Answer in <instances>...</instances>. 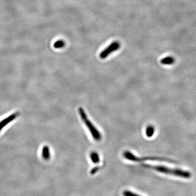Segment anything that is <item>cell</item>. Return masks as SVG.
Segmentation results:
<instances>
[{"mask_svg":"<svg viewBox=\"0 0 196 196\" xmlns=\"http://www.w3.org/2000/svg\"><path fill=\"white\" fill-rule=\"evenodd\" d=\"M120 46H121V45L118 41L112 42L110 45L108 46L105 49L103 50V51L101 52L100 54V57L101 59H105L113 52L118 50L120 48Z\"/></svg>","mask_w":196,"mask_h":196,"instance_id":"obj_4","label":"cell"},{"mask_svg":"<svg viewBox=\"0 0 196 196\" xmlns=\"http://www.w3.org/2000/svg\"><path fill=\"white\" fill-rule=\"evenodd\" d=\"M142 166L146 168L153 169L156 171L160 173H162L166 174L172 175L176 177L183 178L185 179L190 178L192 174L191 173L187 170H183L178 168H171L163 166H156V165H151L148 164H142Z\"/></svg>","mask_w":196,"mask_h":196,"instance_id":"obj_1","label":"cell"},{"mask_svg":"<svg viewBox=\"0 0 196 196\" xmlns=\"http://www.w3.org/2000/svg\"><path fill=\"white\" fill-rule=\"evenodd\" d=\"M123 156L129 161H131L132 162H142L146 160H165L164 159H162L160 157H155V156H146V157H137L136 155L133 154L131 152L129 151H125L123 153Z\"/></svg>","mask_w":196,"mask_h":196,"instance_id":"obj_3","label":"cell"},{"mask_svg":"<svg viewBox=\"0 0 196 196\" xmlns=\"http://www.w3.org/2000/svg\"><path fill=\"white\" fill-rule=\"evenodd\" d=\"M65 45V41H56L54 44V47L56 49L63 48Z\"/></svg>","mask_w":196,"mask_h":196,"instance_id":"obj_10","label":"cell"},{"mask_svg":"<svg viewBox=\"0 0 196 196\" xmlns=\"http://www.w3.org/2000/svg\"><path fill=\"white\" fill-rule=\"evenodd\" d=\"M20 115L19 112H17L11 114L9 116L7 117V118L3 119L0 122V132L2 131V130L6 127L7 125L11 123V122L15 120V119Z\"/></svg>","mask_w":196,"mask_h":196,"instance_id":"obj_5","label":"cell"},{"mask_svg":"<svg viewBox=\"0 0 196 196\" xmlns=\"http://www.w3.org/2000/svg\"><path fill=\"white\" fill-rule=\"evenodd\" d=\"M154 132H155V127H154V126L151 125H148L146 130V136L149 138H151L154 135Z\"/></svg>","mask_w":196,"mask_h":196,"instance_id":"obj_8","label":"cell"},{"mask_svg":"<svg viewBox=\"0 0 196 196\" xmlns=\"http://www.w3.org/2000/svg\"><path fill=\"white\" fill-rule=\"evenodd\" d=\"M123 195L124 196H140L130 191H125L123 192Z\"/></svg>","mask_w":196,"mask_h":196,"instance_id":"obj_11","label":"cell"},{"mask_svg":"<svg viewBox=\"0 0 196 196\" xmlns=\"http://www.w3.org/2000/svg\"><path fill=\"white\" fill-rule=\"evenodd\" d=\"M175 62V59L172 56H168L161 60V63L164 65H172Z\"/></svg>","mask_w":196,"mask_h":196,"instance_id":"obj_7","label":"cell"},{"mask_svg":"<svg viewBox=\"0 0 196 196\" xmlns=\"http://www.w3.org/2000/svg\"><path fill=\"white\" fill-rule=\"evenodd\" d=\"M90 158H91L92 161L94 164H98L100 162V157L99 155L97 152L95 151H92L90 154Z\"/></svg>","mask_w":196,"mask_h":196,"instance_id":"obj_9","label":"cell"},{"mask_svg":"<svg viewBox=\"0 0 196 196\" xmlns=\"http://www.w3.org/2000/svg\"><path fill=\"white\" fill-rule=\"evenodd\" d=\"M78 111L81 118L84 122L86 127L88 128L89 131L90 132L93 139L97 142L100 141L102 138L101 133L99 132V130L95 127L92 122L89 119L88 117L87 116L86 112L84 111V108L80 107L79 108Z\"/></svg>","mask_w":196,"mask_h":196,"instance_id":"obj_2","label":"cell"},{"mask_svg":"<svg viewBox=\"0 0 196 196\" xmlns=\"http://www.w3.org/2000/svg\"><path fill=\"white\" fill-rule=\"evenodd\" d=\"M99 170H100L99 167H95L91 170V174L92 175L95 174V173H97Z\"/></svg>","mask_w":196,"mask_h":196,"instance_id":"obj_12","label":"cell"},{"mask_svg":"<svg viewBox=\"0 0 196 196\" xmlns=\"http://www.w3.org/2000/svg\"><path fill=\"white\" fill-rule=\"evenodd\" d=\"M42 157L45 160L49 159L50 157V151L49 147L47 146H45L43 147L41 151Z\"/></svg>","mask_w":196,"mask_h":196,"instance_id":"obj_6","label":"cell"}]
</instances>
